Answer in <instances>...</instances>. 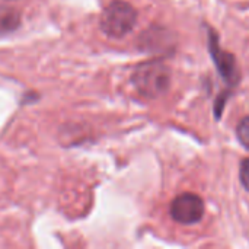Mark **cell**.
<instances>
[{
  "mask_svg": "<svg viewBox=\"0 0 249 249\" xmlns=\"http://www.w3.org/2000/svg\"><path fill=\"white\" fill-rule=\"evenodd\" d=\"M238 139L249 150V117L244 118L238 125Z\"/></svg>",
  "mask_w": 249,
  "mask_h": 249,
  "instance_id": "8992f818",
  "label": "cell"
},
{
  "mask_svg": "<svg viewBox=\"0 0 249 249\" xmlns=\"http://www.w3.org/2000/svg\"><path fill=\"white\" fill-rule=\"evenodd\" d=\"M241 181H242L244 187L249 191V159L242 162V166H241Z\"/></svg>",
  "mask_w": 249,
  "mask_h": 249,
  "instance_id": "52a82bcc",
  "label": "cell"
},
{
  "mask_svg": "<svg viewBox=\"0 0 249 249\" xmlns=\"http://www.w3.org/2000/svg\"><path fill=\"white\" fill-rule=\"evenodd\" d=\"M212 54H213L214 61H216L219 70L222 71V74L229 80L232 77L236 80V67H235L233 57L231 54L222 53V50H219V47H217V41H214V39H212Z\"/></svg>",
  "mask_w": 249,
  "mask_h": 249,
  "instance_id": "277c9868",
  "label": "cell"
},
{
  "mask_svg": "<svg viewBox=\"0 0 249 249\" xmlns=\"http://www.w3.org/2000/svg\"><path fill=\"white\" fill-rule=\"evenodd\" d=\"M204 203L196 194H181L171 204V216L182 225H194L203 219Z\"/></svg>",
  "mask_w": 249,
  "mask_h": 249,
  "instance_id": "3957f363",
  "label": "cell"
},
{
  "mask_svg": "<svg viewBox=\"0 0 249 249\" xmlns=\"http://www.w3.org/2000/svg\"><path fill=\"white\" fill-rule=\"evenodd\" d=\"M136 22H137L136 9L124 0L111 1L104 9L101 16L102 31L112 38H121L127 35L134 28Z\"/></svg>",
  "mask_w": 249,
  "mask_h": 249,
  "instance_id": "7a4b0ae2",
  "label": "cell"
},
{
  "mask_svg": "<svg viewBox=\"0 0 249 249\" xmlns=\"http://www.w3.org/2000/svg\"><path fill=\"white\" fill-rule=\"evenodd\" d=\"M131 80L140 95L155 99L168 90L171 83V71L160 61H147L136 67Z\"/></svg>",
  "mask_w": 249,
  "mask_h": 249,
  "instance_id": "6da1fadb",
  "label": "cell"
},
{
  "mask_svg": "<svg viewBox=\"0 0 249 249\" xmlns=\"http://www.w3.org/2000/svg\"><path fill=\"white\" fill-rule=\"evenodd\" d=\"M20 23L19 13L7 6H0V35L15 31Z\"/></svg>",
  "mask_w": 249,
  "mask_h": 249,
  "instance_id": "5b68a950",
  "label": "cell"
}]
</instances>
